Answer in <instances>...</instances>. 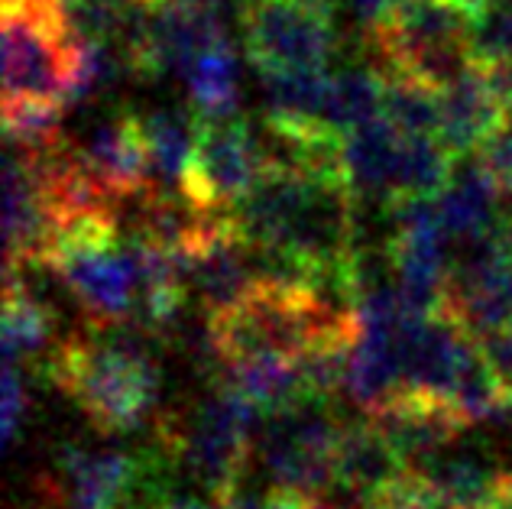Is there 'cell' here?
<instances>
[{
    "instance_id": "6da1fadb",
    "label": "cell",
    "mask_w": 512,
    "mask_h": 509,
    "mask_svg": "<svg viewBox=\"0 0 512 509\" xmlns=\"http://www.w3.org/2000/svg\"><path fill=\"white\" fill-rule=\"evenodd\" d=\"M159 334L140 318L88 321L46 357L43 370L85 419L101 432H137L156 419L163 373L156 364Z\"/></svg>"
},
{
    "instance_id": "7a4b0ae2",
    "label": "cell",
    "mask_w": 512,
    "mask_h": 509,
    "mask_svg": "<svg viewBox=\"0 0 512 509\" xmlns=\"http://www.w3.org/2000/svg\"><path fill=\"white\" fill-rule=\"evenodd\" d=\"M260 419L263 412L247 396L214 380V390L185 415L172 412L156 422V445L195 480L205 500L221 503L240 490L250 448L260 438Z\"/></svg>"
},
{
    "instance_id": "3957f363",
    "label": "cell",
    "mask_w": 512,
    "mask_h": 509,
    "mask_svg": "<svg viewBox=\"0 0 512 509\" xmlns=\"http://www.w3.org/2000/svg\"><path fill=\"white\" fill-rule=\"evenodd\" d=\"M46 263L88 321H120L137 308V260L117 237V218L65 224Z\"/></svg>"
},
{
    "instance_id": "277c9868",
    "label": "cell",
    "mask_w": 512,
    "mask_h": 509,
    "mask_svg": "<svg viewBox=\"0 0 512 509\" xmlns=\"http://www.w3.org/2000/svg\"><path fill=\"white\" fill-rule=\"evenodd\" d=\"M78 46L62 0H4V98L65 104Z\"/></svg>"
},
{
    "instance_id": "5b68a950",
    "label": "cell",
    "mask_w": 512,
    "mask_h": 509,
    "mask_svg": "<svg viewBox=\"0 0 512 509\" xmlns=\"http://www.w3.org/2000/svg\"><path fill=\"white\" fill-rule=\"evenodd\" d=\"M344 425L325 399H302L286 412L266 415L260 428L263 464L276 490L321 500L334 487V451H338Z\"/></svg>"
},
{
    "instance_id": "8992f818",
    "label": "cell",
    "mask_w": 512,
    "mask_h": 509,
    "mask_svg": "<svg viewBox=\"0 0 512 509\" xmlns=\"http://www.w3.org/2000/svg\"><path fill=\"white\" fill-rule=\"evenodd\" d=\"M269 166L266 146L240 114L198 117L195 159L182 192L201 211L234 214Z\"/></svg>"
},
{
    "instance_id": "52a82bcc",
    "label": "cell",
    "mask_w": 512,
    "mask_h": 509,
    "mask_svg": "<svg viewBox=\"0 0 512 509\" xmlns=\"http://www.w3.org/2000/svg\"><path fill=\"white\" fill-rule=\"evenodd\" d=\"M240 23L256 69H325L338 46L331 10L312 0H244Z\"/></svg>"
},
{
    "instance_id": "ba28073f",
    "label": "cell",
    "mask_w": 512,
    "mask_h": 509,
    "mask_svg": "<svg viewBox=\"0 0 512 509\" xmlns=\"http://www.w3.org/2000/svg\"><path fill=\"white\" fill-rule=\"evenodd\" d=\"M256 253L240 234L234 214H227L211 231L188 247V273H192V292L201 302V315L221 318L244 302L263 273L256 276Z\"/></svg>"
},
{
    "instance_id": "9c48e42d",
    "label": "cell",
    "mask_w": 512,
    "mask_h": 509,
    "mask_svg": "<svg viewBox=\"0 0 512 509\" xmlns=\"http://www.w3.org/2000/svg\"><path fill=\"white\" fill-rule=\"evenodd\" d=\"M85 169L98 179L117 202H133L146 189H153L150 156H146L143 130L137 114H114L85 130V137L72 143Z\"/></svg>"
},
{
    "instance_id": "30bf717a",
    "label": "cell",
    "mask_w": 512,
    "mask_h": 509,
    "mask_svg": "<svg viewBox=\"0 0 512 509\" xmlns=\"http://www.w3.org/2000/svg\"><path fill=\"white\" fill-rule=\"evenodd\" d=\"M7 266L46 263L59 237V221L52 214L33 156L10 146L7 156Z\"/></svg>"
},
{
    "instance_id": "8fae6325",
    "label": "cell",
    "mask_w": 512,
    "mask_h": 509,
    "mask_svg": "<svg viewBox=\"0 0 512 509\" xmlns=\"http://www.w3.org/2000/svg\"><path fill=\"white\" fill-rule=\"evenodd\" d=\"M402 133L386 114L370 120L338 140V169L354 198H380L396 202L399 185V159H402Z\"/></svg>"
},
{
    "instance_id": "7c38bea8",
    "label": "cell",
    "mask_w": 512,
    "mask_h": 509,
    "mask_svg": "<svg viewBox=\"0 0 512 509\" xmlns=\"http://www.w3.org/2000/svg\"><path fill=\"white\" fill-rule=\"evenodd\" d=\"M266 127L289 143L334 140L321 130L331 75L325 69H260Z\"/></svg>"
},
{
    "instance_id": "4fadbf2b",
    "label": "cell",
    "mask_w": 512,
    "mask_h": 509,
    "mask_svg": "<svg viewBox=\"0 0 512 509\" xmlns=\"http://www.w3.org/2000/svg\"><path fill=\"white\" fill-rule=\"evenodd\" d=\"M422 474L444 509H496L509 471L490 445H467L461 435Z\"/></svg>"
},
{
    "instance_id": "5bb4252c",
    "label": "cell",
    "mask_w": 512,
    "mask_h": 509,
    "mask_svg": "<svg viewBox=\"0 0 512 509\" xmlns=\"http://www.w3.org/2000/svg\"><path fill=\"white\" fill-rule=\"evenodd\" d=\"M409 464L399 458L393 441L373 419L344 425L338 451H334V487H341L360 509L406 474Z\"/></svg>"
},
{
    "instance_id": "9a60e30c",
    "label": "cell",
    "mask_w": 512,
    "mask_h": 509,
    "mask_svg": "<svg viewBox=\"0 0 512 509\" xmlns=\"http://www.w3.org/2000/svg\"><path fill=\"white\" fill-rule=\"evenodd\" d=\"M506 120V111L483 65L467 69L441 88V140L454 156L477 153V146Z\"/></svg>"
},
{
    "instance_id": "2e32d148",
    "label": "cell",
    "mask_w": 512,
    "mask_h": 509,
    "mask_svg": "<svg viewBox=\"0 0 512 509\" xmlns=\"http://www.w3.org/2000/svg\"><path fill=\"white\" fill-rule=\"evenodd\" d=\"M435 198L454 247L490 237L503 221V195L474 156H457L451 179Z\"/></svg>"
},
{
    "instance_id": "e0dca14e",
    "label": "cell",
    "mask_w": 512,
    "mask_h": 509,
    "mask_svg": "<svg viewBox=\"0 0 512 509\" xmlns=\"http://www.w3.org/2000/svg\"><path fill=\"white\" fill-rule=\"evenodd\" d=\"M214 380H221L240 396H247L250 403L263 412V419L299 406L302 399H312L305 390L299 357L263 354V357L227 360Z\"/></svg>"
},
{
    "instance_id": "ac0fdd59",
    "label": "cell",
    "mask_w": 512,
    "mask_h": 509,
    "mask_svg": "<svg viewBox=\"0 0 512 509\" xmlns=\"http://www.w3.org/2000/svg\"><path fill=\"white\" fill-rule=\"evenodd\" d=\"M146 156H150V176L156 189L182 192L195 159L198 117H188L175 107H156L140 117Z\"/></svg>"
},
{
    "instance_id": "d6986e66",
    "label": "cell",
    "mask_w": 512,
    "mask_h": 509,
    "mask_svg": "<svg viewBox=\"0 0 512 509\" xmlns=\"http://www.w3.org/2000/svg\"><path fill=\"white\" fill-rule=\"evenodd\" d=\"M56 308L43 302L33 289L23 286V279L7 276L4 283V360L13 364H26V360H39L56 351Z\"/></svg>"
},
{
    "instance_id": "ffe728a7",
    "label": "cell",
    "mask_w": 512,
    "mask_h": 509,
    "mask_svg": "<svg viewBox=\"0 0 512 509\" xmlns=\"http://www.w3.org/2000/svg\"><path fill=\"white\" fill-rule=\"evenodd\" d=\"M383 95H386V75L376 69H363L360 65V69H344L338 75H331L321 130L328 137L341 140L344 133L383 117Z\"/></svg>"
},
{
    "instance_id": "44dd1931",
    "label": "cell",
    "mask_w": 512,
    "mask_h": 509,
    "mask_svg": "<svg viewBox=\"0 0 512 509\" xmlns=\"http://www.w3.org/2000/svg\"><path fill=\"white\" fill-rule=\"evenodd\" d=\"M188 98L195 104L198 117H227L237 114L240 104V65L231 43H214L188 65L182 75Z\"/></svg>"
},
{
    "instance_id": "7402d4cb",
    "label": "cell",
    "mask_w": 512,
    "mask_h": 509,
    "mask_svg": "<svg viewBox=\"0 0 512 509\" xmlns=\"http://www.w3.org/2000/svg\"><path fill=\"white\" fill-rule=\"evenodd\" d=\"M383 114L393 120L402 133L415 137H441V88L422 82L409 72L389 69Z\"/></svg>"
},
{
    "instance_id": "603a6c76",
    "label": "cell",
    "mask_w": 512,
    "mask_h": 509,
    "mask_svg": "<svg viewBox=\"0 0 512 509\" xmlns=\"http://www.w3.org/2000/svg\"><path fill=\"white\" fill-rule=\"evenodd\" d=\"M62 101L46 98H4V130L10 146L26 153L56 150L62 137Z\"/></svg>"
},
{
    "instance_id": "cb8c5ba5",
    "label": "cell",
    "mask_w": 512,
    "mask_h": 509,
    "mask_svg": "<svg viewBox=\"0 0 512 509\" xmlns=\"http://www.w3.org/2000/svg\"><path fill=\"white\" fill-rule=\"evenodd\" d=\"M137 0H65V17L82 43H120Z\"/></svg>"
},
{
    "instance_id": "d4e9b609",
    "label": "cell",
    "mask_w": 512,
    "mask_h": 509,
    "mask_svg": "<svg viewBox=\"0 0 512 509\" xmlns=\"http://www.w3.org/2000/svg\"><path fill=\"white\" fill-rule=\"evenodd\" d=\"M467 52L477 65H493L512 56V0H483L474 10Z\"/></svg>"
},
{
    "instance_id": "484cf974",
    "label": "cell",
    "mask_w": 512,
    "mask_h": 509,
    "mask_svg": "<svg viewBox=\"0 0 512 509\" xmlns=\"http://www.w3.org/2000/svg\"><path fill=\"white\" fill-rule=\"evenodd\" d=\"M480 163V169L493 179L500 195L512 192V120H503L487 140L477 146V153H470Z\"/></svg>"
},
{
    "instance_id": "4316f807",
    "label": "cell",
    "mask_w": 512,
    "mask_h": 509,
    "mask_svg": "<svg viewBox=\"0 0 512 509\" xmlns=\"http://www.w3.org/2000/svg\"><path fill=\"white\" fill-rule=\"evenodd\" d=\"M26 409H30V396H26V383L20 364L4 360V393H0V428H4V445L10 448L17 441Z\"/></svg>"
},
{
    "instance_id": "83f0119b",
    "label": "cell",
    "mask_w": 512,
    "mask_h": 509,
    "mask_svg": "<svg viewBox=\"0 0 512 509\" xmlns=\"http://www.w3.org/2000/svg\"><path fill=\"white\" fill-rule=\"evenodd\" d=\"M474 338H477L483 360H487V367L493 370V377L500 380L506 396H512V325L474 334Z\"/></svg>"
},
{
    "instance_id": "f1b7e54d",
    "label": "cell",
    "mask_w": 512,
    "mask_h": 509,
    "mask_svg": "<svg viewBox=\"0 0 512 509\" xmlns=\"http://www.w3.org/2000/svg\"><path fill=\"white\" fill-rule=\"evenodd\" d=\"M341 7L363 26V33H373L376 26H383L389 20L396 0H341Z\"/></svg>"
},
{
    "instance_id": "f546056e",
    "label": "cell",
    "mask_w": 512,
    "mask_h": 509,
    "mask_svg": "<svg viewBox=\"0 0 512 509\" xmlns=\"http://www.w3.org/2000/svg\"><path fill=\"white\" fill-rule=\"evenodd\" d=\"M483 72H487L490 85L496 91V98H500V104H503L506 120H512V56L503 59V62L483 65Z\"/></svg>"
},
{
    "instance_id": "4dcf8cb0",
    "label": "cell",
    "mask_w": 512,
    "mask_h": 509,
    "mask_svg": "<svg viewBox=\"0 0 512 509\" xmlns=\"http://www.w3.org/2000/svg\"><path fill=\"white\" fill-rule=\"evenodd\" d=\"M496 509H512V474H506V484H503V493H500V503Z\"/></svg>"
},
{
    "instance_id": "1f68e13d",
    "label": "cell",
    "mask_w": 512,
    "mask_h": 509,
    "mask_svg": "<svg viewBox=\"0 0 512 509\" xmlns=\"http://www.w3.org/2000/svg\"><path fill=\"white\" fill-rule=\"evenodd\" d=\"M312 4H318V7H325V10H331V13H334V7H338L341 0H312Z\"/></svg>"
},
{
    "instance_id": "d6a6232c",
    "label": "cell",
    "mask_w": 512,
    "mask_h": 509,
    "mask_svg": "<svg viewBox=\"0 0 512 509\" xmlns=\"http://www.w3.org/2000/svg\"><path fill=\"white\" fill-rule=\"evenodd\" d=\"M308 509H341V506H331L325 500H312V503H308Z\"/></svg>"
},
{
    "instance_id": "836d02e7",
    "label": "cell",
    "mask_w": 512,
    "mask_h": 509,
    "mask_svg": "<svg viewBox=\"0 0 512 509\" xmlns=\"http://www.w3.org/2000/svg\"><path fill=\"white\" fill-rule=\"evenodd\" d=\"M137 4H156V0H137Z\"/></svg>"
},
{
    "instance_id": "e575fe53",
    "label": "cell",
    "mask_w": 512,
    "mask_h": 509,
    "mask_svg": "<svg viewBox=\"0 0 512 509\" xmlns=\"http://www.w3.org/2000/svg\"><path fill=\"white\" fill-rule=\"evenodd\" d=\"M470 4H474V7H480V4H483V0H470Z\"/></svg>"
}]
</instances>
